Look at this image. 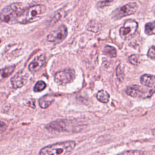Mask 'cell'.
I'll list each match as a JSON object with an SVG mask.
<instances>
[{
	"mask_svg": "<svg viewBox=\"0 0 155 155\" xmlns=\"http://www.w3.org/2000/svg\"><path fill=\"white\" fill-rule=\"evenodd\" d=\"M46 10V7L42 4L33 5L24 8L18 16L16 23L27 24L35 22L41 18Z\"/></svg>",
	"mask_w": 155,
	"mask_h": 155,
	"instance_id": "1",
	"label": "cell"
},
{
	"mask_svg": "<svg viewBox=\"0 0 155 155\" xmlns=\"http://www.w3.org/2000/svg\"><path fill=\"white\" fill-rule=\"evenodd\" d=\"M76 147V142L73 140L57 142L42 148L39 154L59 155L70 153Z\"/></svg>",
	"mask_w": 155,
	"mask_h": 155,
	"instance_id": "2",
	"label": "cell"
},
{
	"mask_svg": "<svg viewBox=\"0 0 155 155\" xmlns=\"http://www.w3.org/2000/svg\"><path fill=\"white\" fill-rule=\"evenodd\" d=\"M23 4L15 2L4 8L0 12V20L4 22L13 24L17 22V19L24 10Z\"/></svg>",
	"mask_w": 155,
	"mask_h": 155,
	"instance_id": "3",
	"label": "cell"
},
{
	"mask_svg": "<svg viewBox=\"0 0 155 155\" xmlns=\"http://www.w3.org/2000/svg\"><path fill=\"white\" fill-rule=\"evenodd\" d=\"M73 121L67 119H59L47 124L45 128L51 131H72L75 130Z\"/></svg>",
	"mask_w": 155,
	"mask_h": 155,
	"instance_id": "4",
	"label": "cell"
},
{
	"mask_svg": "<svg viewBox=\"0 0 155 155\" xmlns=\"http://www.w3.org/2000/svg\"><path fill=\"white\" fill-rule=\"evenodd\" d=\"M137 4L136 2L127 4L113 11L112 17L114 19H119L123 17L134 14L137 11Z\"/></svg>",
	"mask_w": 155,
	"mask_h": 155,
	"instance_id": "5",
	"label": "cell"
},
{
	"mask_svg": "<svg viewBox=\"0 0 155 155\" xmlns=\"http://www.w3.org/2000/svg\"><path fill=\"white\" fill-rule=\"evenodd\" d=\"M138 27L137 22L133 19H128L125 21L123 27L119 30V34L123 39H130L136 33Z\"/></svg>",
	"mask_w": 155,
	"mask_h": 155,
	"instance_id": "6",
	"label": "cell"
},
{
	"mask_svg": "<svg viewBox=\"0 0 155 155\" xmlns=\"http://www.w3.org/2000/svg\"><path fill=\"white\" fill-rule=\"evenodd\" d=\"M75 71L73 69H65L57 72L54 76V81L59 85H65L75 79Z\"/></svg>",
	"mask_w": 155,
	"mask_h": 155,
	"instance_id": "7",
	"label": "cell"
},
{
	"mask_svg": "<svg viewBox=\"0 0 155 155\" xmlns=\"http://www.w3.org/2000/svg\"><path fill=\"white\" fill-rule=\"evenodd\" d=\"M125 92L128 95L133 97H149L155 93V88H153L150 90H146L140 86L134 85L128 87Z\"/></svg>",
	"mask_w": 155,
	"mask_h": 155,
	"instance_id": "8",
	"label": "cell"
},
{
	"mask_svg": "<svg viewBox=\"0 0 155 155\" xmlns=\"http://www.w3.org/2000/svg\"><path fill=\"white\" fill-rule=\"evenodd\" d=\"M67 35V27L62 25L57 28L56 30L51 31L47 37L48 41L58 44L62 42Z\"/></svg>",
	"mask_w": 155,
	"mask_h": 155,
	"instance_id": "9",
	"label": "cell"
},
{
	"mask_svg": "<svg viewBox=\"0 0 155 155\" xmlns=\"http://www.w3.org/2000/svg\"><path fill=\"white\" fill-rule=\"evenodd\" d=\"M28 74L24 71H19L11 78V84L13 88H18L24 86L27 82Z\"/></svg>",
	"mask_w": 155,
	"mask_h": 155,
	"instance_id": "10",
	"label": "cell"
},
{
	"mask_svg": "<svg viewBox=\"0 0 155 155\" xmlns=\"http://www.w3.org/2000/svg\"><path fill=\"white\" fill-rule=\"evenodd\" d=\"M46 57L44 54H41L36 57L28 65V70L31 73L38 71L45 64Z\"/></svg>",
	"mask_w": 155,
	"mask_h": 155,
	"instance_id": "11",
	"label": "cell"
},
{
	"mask_svg": "<svg viewBox=\"0 0 155 155\" xmlns=\"http://www.w3.org/2000/svg\"><path fill=\"white\" fill-rule=\"evenodd\" d=\"M140 83L145 86L155 88V76L150 74H143L140 78Z\"/></svg>",
	"mask_w": 155,
	"mask_h": 155,
	"instance_id": "12",
	"label": "cell"
},
{
	"mask_svg": "<svg viewBox=\"0 0 155 155\" xmlns=\"http://www.w3.org/2000/svg\"><path fill=\"white\" fill-rule=\"evenodd\" d=\"M54 101V97L50 95H45L39 100V105L41 108H48Z\"/></svg>",
	"mask_w": 155,
	"mask_h": 155,
	"instance_id": "13",
	"label": "cell"
},
{
	"mask_svg": "<svg viewBox=\"0 0 155 155\" xmlns=\"http://www.w3.org/2000/svg\"><path fill=\"white\" fill-rule=\"evenodd\" d=\"M15 65H12L0 70V82L8 78L15 70Z\"/></svg>",
	"mask_w": 155,
	"mask_h": 155,
	"instance_id": "14",
	"label": "cell"
},
{
	"mask_svg": "<svg viewBox=\"0 0 155 155\" xmlns=\"http://www.w3.org/2000/svg\"><path fill=\"white\" fill-rule=\"evenodd\" d=\"M96 97L100 102L103 103H107L110 99V95L106 91L100 90L97 93Z\"/></svg>",
	"mask_w": 155,
	"mask_h": 155,
	"instance_id": "15",
	"label": "cell"
},
{
	"mask_svg": "<svg viewBox=\"0 0 155 155\" xmlns=\"http://www.w3.org/2000/svg\"><path fill=\"white\" fill-rule=\"evenodd\" d=\"M104 53L105 54H107L111 58H114L117 55V52L115 48L110 45H107L105 47Z\"/></svg>",
	"mask_w": 155,
	"mask_h": 155,
	"instance_id": "16",
	"label": "cell"
},
{
	"mask_svg": "<svg viewBox=\"0 0 155 155\" xmlns=\"http://www.w3.org/2000/svg\"><path fill=\"white\" fill-rule=\"evenodd\" d=\"M46 87V84L42 81H38L34 86L33 91L35 92H40L44 90Z\"/></svg>",
	"mask_w": 155,
	"mask_h": 155,
	"instance_id": "17",
	"label": "cell"
},
{
	"mask_svg": "<svg viewBox=\"0 0 155 155\" xmlns=\"http://www.w3.org/2000/svg\"><path fill=\"white\" fill-rule=\"evenodd\" d=\"M155 29V21L146 24L145 26V31L147 34H151Z\"/></svg>",
	"mask_w": 155,
	"mask_h": 155,
	"instance_id": "18",
	"label": "cell"
},
{
	"mask_svg": "<svg viewBox=\"0 0 155 155\" xmlns=\"http://www.w3.org/2000/svg\"><path fill=\"white\" fill-rule=\"evenodd\" d=\"M116 75L118 78V79L120 81H122L124 78V68L121 66V65H119L116 68Z\"/></svg>",
	"mask_w": 155,
	"mask_h": 155,
	"instance_id": "19",
	"label": "cell"
},
{
	"mask_svg": "<svg viewBox=\"0 0 155 155\" xmlns=\"http://www.w3.org/2000/svg\"><path fill=\"white\" fill-rule=\"evenodd\" d=\"M114 1V0H101L97 2V6L99 7L102 8V7L111 5Z\"/></svg>",
	"mask_w": 155,
	"mask_h": 155,
	"instance_id": "20",
	"label": "cell"
},
{
	"mask_svg": "<svg viewBox=\"0 0 155 155\" xmlns=\"http://www.w3.org/2000/svg\"><path fill=\"white\" fill-rule=\"evenodd\" d=\"M139 56L138 55L136 54H133L131 55L129 58H128V60L130 61V62L133 65H137L139 64Z\"/></svg>",
	"mask_w": 155,
	"mask_h": 155,
	"instance_id": "21",
	"label": "cell"
},
{
	"mask_svg": "<svg viewBox=\"0 0 155 155\" xmlns=\"http://www.w3.org/2000/svg\"><path fill=\"white\" fill-rule=\"evenodd\" d=\"M147 56L150 58L155 59V46H151L147 53Z\"/></svg>",
	"mask_w": 155,
	"mask_h": 155,
	"instance_id": "22",
	"label": "cell"
},
{
	"mask_svg": "<svg viewBox=\"0 0 155 155\" xmlns=\"http://www.w3.org/2000/svg\"><path fill=\"white\" fill-rule=\"evenodd\" d=\"M120 154H143V152L142 151H136V150H129V151H124L120 153Z\"/></svg>",
	"mask_w": 155,
	"mask_h": 155,
	"instance_id": "23",
	"label": "cell"
},
{
	"mask_svg": "<svg viewBox=\"0 0 155 155\" xmlns=\"http://www.w3.org/2000/svg\"><path fill=\"white\" fill-rule=\"evenodd\" d=\"M7 128V125L3 122L0 121V134L4 133Z\"/></svg>",
	"mask_w": 155,
	"mask_h": 155,
	"instance_id": "24",
	"label": "cell"
},
{
	"mask_svg": "<svg viewBox=\"0 0 155 155\" xmlns=\"http://www.w3.org/2000/svg\"><path fill=\"white\" fill-rule=\"evenodd\" d=\"M152 134L155 137V128L152 130Z\"/></svg>",
	"mask_w": 155,
	"mask_h": 155,
	"instance_id": "25",
	"label": "cell"
},
{
	"mask_svg": "<svg viewBox=\"0 0 155 155\" xmlns=\"http://www.w3.org/2000/svg\"><path fill=\"white\" fill-rule=\"evenodd\" d=\"M154 14H155V6L154 7Z\"/></svg>",
	"mask_w": 155,
	"mask_h": 155,
	"instance_id": "26",
	"label": "cell"
},
{
	"mask_svg": "<svg viewBox=\"0 0 155 155\" xmlns=\"http://www.w3.org/2000/svg\"><path fill=\"white\" fill-rule=\"evenodd\" d=\"M0 42H1V39H0Z\"/></svg>",
	"mask_w": 155,
	"mask_h": 155,
	"instance_id": "27",
	"label": "cell"
}]
</instances>
